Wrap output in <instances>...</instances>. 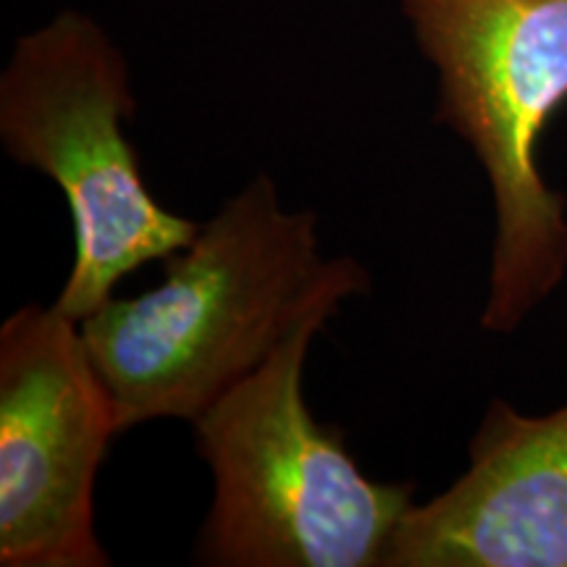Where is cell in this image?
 Returning <instances> with one entry per match:
<instances>
[{
  "label": "cell",
  "instance_id": "obj_1",
  "mask_svg": "<svg viewBox=\"0 0 567 567\" xmlns=\"http://www.w3.org/2000/svg\"><path fill=\"white\" fill-rule=\"evenodd\" d=\"M368 287L358 260L321 258L313 213L284 210L271 176L258 174L163 260L158 287L111 297L84 318L82 337L122 431L158 417L193 423L305 318Z\"/></svg>",
  "mask_w": 567,
  "mask_h": 567
},
{
  "label": "cell",
  "instance_id": "obj_2",
  "mask_svg": "<svg viewBox=\"0 0 567 567\" xmlns=\"http://www.w3.org/2000/svg\"><path fill=\"white\" fill-rule=\"evenodd\" d=\"M337 310L308 316L221 400L195 417L213 505L195 563L221 567H381L413 484L360 471L334 425L302 394L310 342Z\"/></svg>",
  "mask_w": 567,
  "mask_h": 567
},
{
  "label": "cell",
  "instance_id": "obj_3",
  "mask_svg": "<svg viewBox=\"0 0 567 567\" xmlns=\"http://www.w3.org/2000/svg\"><path fill=\"white\" fill-rule=\"evenodd\" d=\"M439 74L442 124L484 166L494 245L481 326L509 334L563 284L567 216L538 142L567 101V0H400Z\"/></svg>",
  "mask_w": 567,
  "mask_h": 567
},
{
  "label": "cell",
  "instance_id": "obj_4",
  "mask_svg": "<svg viewBox=\"0 0 567 567\" xmlns=\"http://www.w3.org/2000/svg\"><path fill=\"white\" fill-rule=\"evenodd\" d=\"M137 111L130 69L101 24L61 11L13 45L0 76V142L59 184L74 224V266L53 305L84 321L113 287L193 243L200 229L155 200L124 124Z\"/></svg>",
  "mask_w": 567,
  "mask_h": 567
},
{
  "label": "cell",
  "instance_id": "obj_5",
  "mask_svg": "<svg viewBox=\"0 0 567 567\" xmlns=\"http://www.w3.org/2000/svg\"><path fill=\"white\" fill-rule=\"evenodd\" d=\"M116 402L82 323L24 305L0 326V565L105 567L95 481Z\"/></svg>",
  "mask_w": 567,
  "mask_h": 567
},
{
  "label": "cell",
  "instance_id": "obj_6",
  "mask_svg": "<svg viewBox=\"0 0 567 567\" xmlns=\"http://www.w3.org/2000/svg\"><path fill=\"white\" fill-rule=\"evenodd\" d=\"M381 567H567V402L547 415L492 402L467 471L408 509Z\"/></svg>",
  "mask_w": 567,
  "mask_h": 567
}]
</instances>
